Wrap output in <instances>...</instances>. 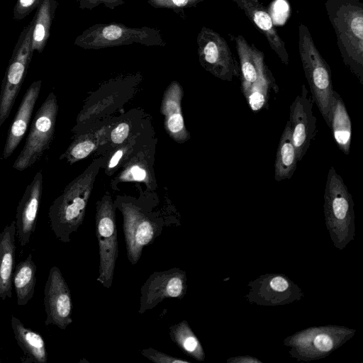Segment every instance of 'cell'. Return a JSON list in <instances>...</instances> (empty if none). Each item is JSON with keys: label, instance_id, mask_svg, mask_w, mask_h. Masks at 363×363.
<instances>
[{"label": "cell", "instance_id": "obj_1", "mask_svg": "<svg viewBox=\"0 0 363 363\" xmlns=\"http://www.w3.org/2000/svg\"><path fill=\"white\" fill-rule=\"evenodd\" d=\"M325 6L341 57L363 84V4L359 0H326Z\"/></svg>", "mask_w": 363, "mask_h": 363}, {"label": "cell", "instance_id": "obj_2", "mask_svg": "<svg viewBox=\"0 0 363 363\" xmlns=\"http://www.w3.org/2000/svg\"><path fill=\"white\" fill-rule=\"evenodd\" d=\"M99 167L92 164L64 189L50 205V228L60 242L68 243L71 235L82 224L88 201Z\"/></svg>", "mask_w": 363, "mask_h": 363}, {"label": "cell", "instance_id": "obj_3", "mask_svg": "<svg viewBox=\"0 0 363 363\" xmlns=\"http://www.w3.org/2000/svg\"><path fill=\"white\" fill-rule=\"evenodd\" d=\"M298 51L311 97L330 128L335 92L331 70L315 47L307 26L303 23L298 26Z\"/></svg>", "mask_w": 363, "mask_h": 363}, {"label": "cell", "instance_id": "obj_4", "mask_svg": "<svg viewBox=\"0 0 363 363\" xmlns=\"http://www.w3.org/2000/svg\"><path fill=\"white\" fill-rule=\"evenodd\" d=\"M325 223L334 245L343 249L354 234L352 194L335 169L330 168L324 193Z\"/></svg>", "mask_w": 363, "mask_h": 363}, {"label": "cell", "instance_id": "obj_5", "mask_svg": "<svg viewBox=\"0 0 363 363\" xmlns=\"http://www.w3.org/2000/svg\"><path fill=\"white\" fill-rule=\"evenodd\" d=\"M133 43L146 46L166 45L160 30L143 26L132 28L121 23H96L84 30L74 40V45L84 50H99Z\"/></svg>", "mask_w": 363, "mask_h": 363}, {"label": "cell", "instance_id": "obj_6", "mask_svg": "<svg viewBox=\"0 0 363 363\" xmlns=\"http://www.w3.org/2000/svg\"><path fill=\"white\" fill-rule=\"evenodd\" d=\"M117 207L123 218L127 257L135 265L140 260L144 247L162 235L164 223L162 218L130 203L121 202Z\"/></svg>", "mask_w": 363, "mask_h": 363}, {"label": "cell", "instance_id": "obj_7", "mask_svg": "<svg viewBox=\"0 0 363 363\" xmlns=\"http://www.w3.org/2000/svg\"><path fill=\"white\" fill-rule=\"evenodd\" d=\"M57 112V98L51 92L35 115L24 146L13 164L15 169L23 171L30 167L50 148L55 135Z\"/></svg>", "mask_w": 363, "mask_h": 363}, {"label": "cell", "instance_id": "obj_8", "mask_svg": "<svg viewBox=\"0 0 363 363\" xmlns=\"http://www.w3.org/2000/svg\"><path fill=\"white\" fill-rule=\"evenodd\" d=\"M95 232L99 255L96 281L104 288L110 289L118 256V247L115 206L108 195H105L96 203Z\"/></svg>", "mask_w": 363, "mask_h": 363}, {"label": "cell", "instance_id": "obj_9", "mask_svg": "<svg viewBox=\"0 0 363 363\" xmlns=\"http://www.w3.org/2000/svg\"><path fill=\"white\" fill-rule=\"evenodd\" d=\"M34 18L23 28L15 45L0 91V127L8 118L28 72L34 51Z\"/></svg>", "mask_w": 363, "mask_h": 363}, {"label": "cell", "instance_id": "obj_10", "mask_svg": "<svg viewBox=\"0 0 363 363\" xmlns=\"http://www.w3.org/2000/svg\"><path fill=\"white\" fill-rule=\"evenodd\" d=\"M354 330L337 326L311 328L284 340L291 354L298 360L324 357L353 335Z\"/></svg>", "mask_w": 363, "mask_h": 363}, {"label": "cell", "instance_id": "obj_11", "mask_svg": "<svg viewBox=\"0 0 363 363\" xmlns=\"http://www.w3.org/2000/svg\"><path fill=\"white\" fill-rule=\"evenodd\" d=\"M201 65L216 77L228 82L240 77L239 63L225 40L211 28L203 26L196 38Z\"/></svg>", "mask_w": 363, "mask_h": 363}, {"label": "cell", "instance_id": "obj_12", "mask_svg": "<svg viewBox=\"0 0 363 363\" xmlns=\"http://www.w3.org/2000/svg\"><path fill=\"white\" fill-rule=\"evenodd\" d=\"M186 272L178 267L153 272L140 288L138 312L143 314L165 298L182 299L186 294Z\"/></svg>", "mask_w": 363, "mask_h": 363}, {"label": "cell", "instance_id": "obj_13", "mask_svg": "<svg viewBox=\"0 0 363 363\" xmlns=\"http://www.w3.org/2000/svg\"><path fill=\"white\" fill-rule=\"evenodd\" d=\"M46 325H54L65 330L72 323V301L69 288L60 269H50L44 289Z\"/></svg>", "mask_w": 363, "mask_h": 363}, {"label": "cell", "instance_id": "obj_14", "mask_svg": "<svg viewBox=\"0 0 363 363\" xmlns=\"http://www.w3.org/2000/svg\"><path fill=\"white\" fill-rule=\"evenodd\" d=\"M311 95L303 84L300 93L289 107L292 140L296 149L297 161L300 162L306 153L316 131V118L313 113Z\"/></svg>", "mask_w": 363, "mask_h": 363}, {"label": "cell", "instance_id": "obj_15", "mask_svg": "<svg viewBox=\"0 0 363 363\" xmlns=\"http://www.w3.org/2000/svg\"><path fill=\"white\" fill-rule=\"evenodd\" d=\"M43 193L42 172H38L20 200L16 214V235L18 243L25 246L35 230Z\"/></svg>", "mask_w": 363, "mask_h": 363}, {"label": "cell", "instance_id": "obj_16", "mask_svg": "<svg viewBox=\"0 0 363 363\" xmlns=\"http://www.w3.org/2000/svg\"><path fill=\"white\" fill-rule=\"evenodd\" d=\"M42 81L33 82L24 94L13 120L9 127L3 151V157L9 158L22 140L30 123L35 103L40 95Z\"/></svg>", "mask_w": 363, "mask_h": 363}, {"label": "cell", "instance_id": "obj_17", "mask_svg": "<svg viewBox=\"0 0 363 363\" xmlns=\"http://www.w3.org/2000/svg\"><path fill=\"white\" fill-rule=\"evenodd\" d=\"M243 11L256 28L267 38L271 48L278 55L281 61L287 65L289 62V54L285 43L275 29L272 17L268 11L257 0H233Z\"/></svg>", "mask_w": 363, "mask_h": 363}, {"label": "cell", "instance_id": "obj_18", "mask_svg": "<svg viewBox=\"0 0 363 363\" xmlns=\"http://www.w3.org/2000/svg\"><path fill=\"white\" fill-rule=\"evenodd\" d=\"M239 58L241 89L245 97L259 75L268 69L264 54L242 36H233Z\"/></svg>", "mask_w": 363, "mask_h": 363}, {"label": "cell", "instance_id": "obj_19", "mask_svg": "<svg viewBox=\"0 0 363 363\" xmlns=\"http://www.w3.org/2000/svg\"><path fill=\"white\" fill-rule=\"evenodd\" d=\"M250 294L261 304H280L289 301L295 295V285L280 274H269L257 279Z\"/></svg>", "mask_w": 363, "mask_h": 363}, {"label": "cell", "instance_id": "obj_20", "mask_svg": "<svg viewBox=\"0 0 363 363\" xmlns=\"http://www.w3.org/2000/svg\"><path fill=\"white\" fill-rule=\"evenodd\" d=\"M16 232L15 220L0 232V298L4 301L12 297Z\"/></svg>", "mask_w": 363, "mask_h": 363}, {"label": "cell", "instance_id": "obj_21", "mask_svg": "<svg viewBox=\"0 0 363 363\" xmlns=\"http://www.w3.org/2000/svg\"><path fill=\"white\" fill-rule=\"evenodd\" d=\"M182 91L180 85L172 82L164 94L161 108L165 116L166 130L177 141H183L189 135L181 112Z\"/></svg>", "mask_w": 363, "mask_h": 363}, {"label": "cell", "instance_id": "obj_22", "mask_svg": "<svg viewBox=\"0 0 363 363\" xmlns=\"http://www.w3.org/2000/svg\"><path fill=\"white\" fill-rule=\"evenodd\" d=\"M11 325L14 337L25 355L31 362L46 363L48 353L45 341L40 334L25 327L23 323L13 315H11Z\"/></svg>", "mask_w": 363, "mask_h": 363}, {"label": "cell", "instance_id": "obj_23", "mask_svg": "<svg viewBox=\"0 0 363 363\" xmlns=\"http://www.w3.org/2000/svg\"><path fill=\"white\" fill-rule=\"evenodd\" d=\"M330 128L338 148L348 155L351 146L352 123L342 97L335 91L332 102Z\"/></svg>", "mask_w": 363, "mask_h": 363}, {"label": "cell", "instance_id": "obj_24", "mask_svg": "<svg viewBox=\"0 0 363 363\" xmlns=\"http://www.w3.org/2000/svg\"><path fill=\"white\" fill-rule=\"evenodd\" d=\"M296 149L292 140L291 123L287 121L277 150L274 163V179L276 181L289 179L297 166Z\"/></svg>", "mask_w": 363, "mask_h": 363}, {"label": "cell", "instance_id": "obj_25", "mask_svg": "<svg viewBox=\"0 0 363 363\" xmlns=\"http://www.w3.org/2000/svg\"><path fill=\"white\" fill-rule=\"evenodd\" d=\"M37 267L32 254L15 267L12 282L16 294L17 305L26 306L33 298L36 284Z\"/></svg>", "mask_w": 363, "mask_h": 363}, {"label": "cell", "instance_id": "obj_26", "mask_svg": "<svg viewBox=\"0 0 363 363\" xmlns=\"http://www.w3.org/2000/svg\"><path fill=\"white\" fill-rule=\"evenodd\" d=\"M57 0H44L37 8L33 17L34 25L32 36V49L39 53L44 50L50 35V30L55 11Z\"/></svg>", "mask_w": 363, "mask_h": 363}, {"label": "cell", "instance_id": "obj_27", "mask_svg": "<svg viewBox=\"0 0 363 363\" xmlns=\"http://www.w3.org/2000/svg\"><path fill=\"white\" fill-rule=\"evenodd\" d=\"M169 334L172 341L184 353L197 361H204L203 347L186 320L171 325Z\"/></svg>", "mask_w": 363, "mask_h": 363}, {"label": "cell", "instance_id": "obj_28", "mask_svg": "<svg viewBox=\"0 0 363 363\" xmlns=\"http://www.w3.org/2000/svg\"><path fill=\"white\" fill-rule=\"evenodd\" d=\"M274 86H277L273 75L268 69L259 76L245 96V99L253 112L259 111L267 104L269 90Z\"/></svg>", "mask_w": 363, "mask_h": 363}, {"label": "cell", "instance_id": "obj_29", "mask_svg": "<svg viewBox=\"0 0 363 363\" xmlns=\"http://www.w3.org/2000/svg\"><path fill=\"white\" fill-rule=\"evenodd\" d=\"M94 146L91 139L81 136L70 145L60 159L66 158L68 162L73 164L87 157L94 150Z\"/></svg>", "mask_w": 363, "mask_h": 363}, {"label": "cell", "instance_id": "obj_30", "mask_svg": "<svg viewBox=\"0 0 363 363\" xmlns=\"http://www.w3.org/2000/svg\"><path fill=\"white\" fill-rule=\"evenodd\" d=\"M203 0H147V3L155 9H168L184 16L186 9L196 7Z\"/></svg>", "mask_w": 363, "mask_h": 363}, {"label": "cell", "instance_id": "obj_31", "mask_svg": "<svg viewBox=\"0 0 363 363\" xmlns=\"http://www.w3.org/2000/svg\"><path fill=\"white\" fill-rule=\"evenodd\" d=\"M140 352L145 357L155 363H189V360L170 356L152 347L142 350Z\"/></svg>", "mask_w": 363, "mask_h": 363}, {"label": "cell", "instance_id": "obj_32", "mask_svg": "<svg viewBox=\"0 0 363 363\" xmlns=\"http://www.w3.org/2000/svg\"><path fill=\"white\" fill-rule=\"evenodd\" d=\"M44 0H17L13 8V19L21 21L37 9Z\"/></svg>", "mask_w": 363, "mask_h": 363}, {"label": "cell", "instance_id": "obj_33", "mask_svg": "<svg viewBox=\"0 0 363 363\" xmlns=\"http://www.w3.org/2000/svg\"><path fill=\"white\" fill-rule=\"evenodd\" d=\"M79 7L82 9L92 10L96 6L103 4L105 7L114 9L125 4L123 0H77Z\"/></svg>", "mask_w": 363, "mask_h": 363}, {"label": "cell", "instance_id": "obj_34", "mask_svg": "<svg viewBox=\"0 0 363 363\" xmlns=\"http://www.w3.org/2000/svg\"><path fill=\"white\" fill-rule=\"evenodd\" d=\"M129 133V125L126 123L118 124L111 133V139L115 144H121Z\"/></svg>", "mask_w": 363, "mask_h": 363}, {"label": "cell", "instance_id": "obj_35", "mask_svg": "<svg viewBox=\"0 0 363 363\" xmlns=\"http://www.w3.org/2000/svg\"><path fill=\"white\" fill-rule=\"evenodd\" d=\"M130 174L133 179L135 181H143L146 177L145 170L138 166L131 167Z\"/></svg>", "mask_w": 363, "mask_h": 363}, {"label": "cell", "instance_id": "obj_36", "mask_svg": "<svg viewBox=\"0 0 363 363\" xmlns=\"http://www.w3.org/2000/svg\"><path fill=\"white\" fill-rule=\"evenodd\" d=\"M123 152L122 150H119L116 152H115L109 161L108 168L111 169V168H113L114 167H116L118 164L121 157L123 156Z\"/></svg>", "mask_w": 363, "mask_h": 363}, {"label": "cell", "instance_id": "obj_37", "mask_svg": "<svg viewBox=\"0 0 363 363\" xmlns=\"http://www.w3.org/2000/svg\"><path fill=\"white\" fill-rule=\"evenodd\" d=\"M0 363H1V361H0Z\"/></svg>", "mask_w": 363, "mask_h": 363}]
</instances>
